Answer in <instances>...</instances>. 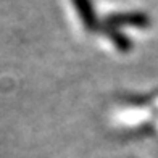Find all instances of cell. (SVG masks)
I'll list each match as a JSON object with an SVG mask.
<instances>
[{
  "mask_svg": "<svg viewBox=\"0 0 158 158\" xmlns=\"http://www.w3.org/2000/svg\"><path fill=\"white\" fill-rule=\"evenodd\" d=\"M100 32H102L105 37L108 39L114 47H116L118 52H121V53L131 52L132 47H134L132 39H129L123 31L118 29V27H110V26H103V24H102V29H100Z\"/></svg>",
  "mask_w": 158,
  "mask_h": 158,
  "instance_id": "3957f363",
  "label": "cell"
},
{
  "mask_svg": "<svg viewBox=\"0 0 158 158\" xmlns=\"http://www.w3.org/2000/svg\"><path fill=\"white\" fill-rule=\"evenodd\" d=\"M76 13L81 18L82 24L85 27V31L89 32H97L102 29V21L98 19L97 11H95V5L92 0H71Z\"/></svg>",
  "mask_w": 158,
  "mask_h": 158,
  "instance_id": "7a4b0ae2",
  "label": "cell"
},
{
  "mask_svg": "<svg viewBox=\"0 0 158 158\" xmlns=\"http://www.w3.org/2000/svg\"><path fill=\"white\" fill-rule=\"evenodd\" d=\"M103 26L110 27H137V29H147L152 26V18L145 11H118V13H108L103 21Z\"/></svg>",
  "mask_w": 158,
  "mask_h": 158,
  "instance_id": "6da1fadb",
  "label": "cell"
}]
</instances>
